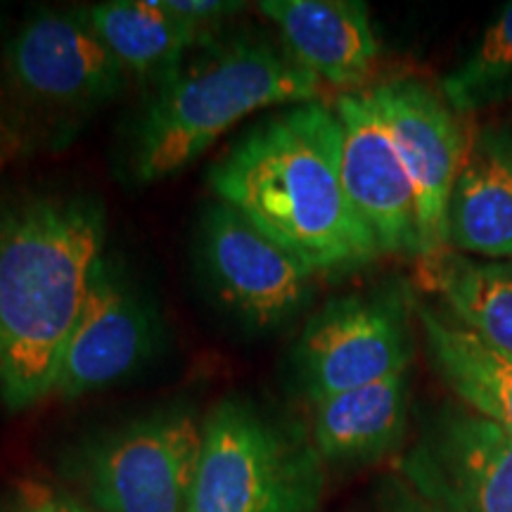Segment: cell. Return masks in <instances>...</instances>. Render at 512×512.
Returning <instances> with one entry per match:
<instances>
[{
    "label": "cell",
    "instance_id": "cell-5",
    "mask_svg": "<svg viewBox=\"0 0 512 512\" xmlns=\"http://www.w3.org/2000/svg\"><path fill=\"white\" fill-rule=\"evenodd\" d=\"M200 448V415L162 406L88 437L67 477L95 512H188Z\"/></svg>",
    "mask_w": 512,
    "mask_h": 512
},
{
    "label": "cell",
    "instance_id": "cell-18",
    "mask_svg": "<svg viewBox=\"0 0 512 512\" xmlns=\"http://www.w3.org/2000/svg\"><path fill=\"white\" fill-rule=\"evenodd\" d=\"M420 280L444 299L460 325L512 356V259H470L446 249L420 259Z\"/></svg>",
    "mask_w": 512,
    "mask_h": 512
},
{
    "label": "cell",
    "instance_id": "cell-19",
    "mask_svg": "<svg viewBox=\"0 0 512 512\" xmlns=\"http://www.w3.org/2000/svg\"><path fill=\"white\" fill-rule=\"evenodd\" d=\"M441 95L458 114L477 112L512 95V3L498 17L470 55L441 81Z\"/></svg>",
    "mask_w": 512,
    "mask_h": 512
},
{
    "label": "cell",
    "instance_id": "cell-1",
    "mask_svg": "<svg viewBox=\"0 0 512 512\" xmlns=\"http://www.w3.org/2000/svg\"><path fill=\"white\" fill-rule=\"evenodd\" d=\"M214 197L313 273L361 268L380 247L342 181V126L325 102L287 107L247 131L209 171Z\"/></svg>",
    "mask_w": 512,
    "mask_h": 512
},
{
    "label": "cell",
    "instance_id": "cell-10",
    "mask_svg": "<svg viewBox=\"0 0 512 512\" xmlns=\"http://www.w3.org/2000/svg\"><path fill=\"white\" fill-rule=\"evenodd\" d=\"M202 261L223 302L256 328L285 323L311 299L316 273L219 200L204 214Z\"/></svg>",
    "mask_w": 512,
    "mask_h": 512
},
{
    "label": "cell",
    "instance_id": "cell-13",
    "mask_svg": "<svg viewBox=\"0 0 512 512\" xmlns=\"http://www.w3.org/2000/svg\"><path fill=\"white\" fill-rule=\"evenodd\" d=\"M259 12L283 36L294 60L335 88L356 93L380 55L370 10L358 0H264Z\"/></svg>",
    "mask_w": 512,
    "mask_h": 512
},
{
    "label": "cell",
    "instance_id": "cell-22",
    "mask_svg": "<svg viewBox=\"0 0 512 512\" xmlns=\"http://www.w3.org/2000/svg\"><path fill=\"white\" fill-rule=\"evenodd\" d=\"M375 512H441L425 501L411 484L399 477H387L375 498Z\"/></svg>",
    "mask_w": 512,
    "mask_h": 512
},
{
    "label": "cell",
    "instance_id": "cell-15",
    "mask_svg": "<svg viewBox=\"0 0 512 512\" xmlns=\"http://www.w3.org/2000/svg\"><path fill=\"white\" fill-rule=\"evenodd\" d=\"M411 373L311 403V439L325 465H370L399 451L408 432Z\"/></svg>",
    "mask_w": 512,
    "mask_h": 512
},
{
    "label": "cell",
    "instance_id": "cell-16",
    "mask_svg": "<svg viewBox=\"0 0 512 512\" xmlns=\"http://www.w3.org/2000/svg\"><path fill=\"white\" fill-rule=\"evenodd\" d=\"M415 313L427 356L456 399L512 434V356L430 306L415 304Z\"/></svg>",
    "mask_w": 512,
    "mask_h": 512
},
{
    "label": "cell",
    "instance_id": "cell-3",
    "mask_svg": "<svg viewBox=\"0 0 512 512\" xmlns=\"http://www.w3.org/2000/svg\"><path fill=\"white\" fill-rule=\"evenodd\" d=\"M323 95L320 79L268 41L209 48L159 81L138 124L133 171L143 183L162 181L254 112L323 102Z\"/></svg>",
    "mask_w": 512,
    "mask_h": 512
},
{
    "label": "cell",
    "instance_id": "cell-7",
    "mask_svg": "<svg viewBox=\"0 0 512 512\" xmlns=\"http://www.w3.org/2000/svg\"><path fill=\"white\" fill-rule=\"evenodd\" d=\"M399 472L441 512H512V434L460 401L432 413Z\"/></svg>",
    "mask_w": 512,
    "mask_h": 512
},
{
    "label": "cell",
    "instance_id": "cell-4",
    "mask_svg": "<svg viewBox=\"0 0 512 512\" xmlns=\"http://www.w3.org/2000/svg\"><path fill=\"white\" fill-rule=\"evenodd\" d=\"M325 463L311 430L245 396L202 418L188 512H318Z\"/></svg>",
    "mask_w": 512,
    "mask_h": 512
},
{
    "label": "cell",
    "instance_id": "cell-12",
    "mask_svg": "<svg viewBox=\"0 0 512 512\" xmlns=\"http://www.w3.org/2000/svg\"><path fill=\"white\" fill-rule=\"evenodd\" d=\"M155 337V316L145 299L110 261L102 259L69 332L53 396L76 401L112 387L143 366Z\"/></svg>",
    "mask_w": 512,
    "mask_h": 512
},
{
    "label": "cell",
    "instance_id": "cell-11",
    "mask_svg": "<svg viewBox=\"0 0 512 512\" xmlns=\"http://www.w3.org/2000/svg\"><path fill=\"white\" fill-rule=\"evenodd\" d=\"M370 93L418 192L422 259H430L448 249V200L467 157L458 112L420 79H394Z\"/></svg>",
    "mask_w": 512,
    "mask_h": 512
},
{
    "label": "cell",
    "instance_id": "cell-8",
    "mask_svg": "<svg viewBox=\"0 0 512 512\" xmlns=\"http://www.w3.org/2000/svg\"><path fill=\"white\" fill-rule=\"evenodd\" d=\"M3 67L19 98L48 110H88L112 100L128 76L86 10L29 15L5 46Z\"/></svg>",
    "mask_w": 512,
    "mask_h": 512
},
{
    "label": "cell",
    "instance_id": "cell-6",
    "mask_svg": "<svg viewBox=\"0 0 512 512\" xmlns=\"http://www.w3.org/2000/svg\"><path fill=\"white\" fill-rule=\"evenodd\" d=\"M415 302L399 285L332 299L304 325L294 366L311 403L380 382L413 361Z\"/></svg>",
    "mask_w": 512,
    "mask_h": 512
},
{
    "label": "cell",
    "instance_id": "cell-2",
    "mask_svg": "<svg viewBox=\"0 0 512 512\" xmlns=\"http://www.w3.org/2000/svg\"><path fill=\"white\" fill-rule=\"evenodd\" d=\"M105 238V214L83 197H29L0 211V401L10 411L53 396Z\"/></svg>",
    "mask_w": 512,
    "mask_h": 512
},
{
    "label": "cell",
    "instance_id": "cell-17",
    "mask_svg": "<svg viewBox=\"0 0 512 512\" xmlns=\"http://www.w3.org/2000/svg\"><path fill=\"white\" fill-rule=\"evenodd\" d=\"M110 53L126 74L162 81L183 67V57L209 41L211 29L197 27L164 10L159 0H110L86 10Z\"/></svg>",
    "mask_w": 512,
    "mask_h": 512
},
{
    "label": "cell",
    "instance_id": "cell-9",
    "mask_svg": "<svg viewBox=\"0 0 512 512\" xmlns=\"http://www.w3.org/2000/svg\"><path fill=\"white\" fill-rule=\"evenodd\" d=\"M342 126V181L380 254L422 259L418 192L370 91L335 100Z\"/></svg>",
    "mask_w": 512,
    "mask_h": 512
},
{
    "label": "cell",
    "instance_id": "cell-14",
    "mask_svg": "<svg viewBox=\"0 0 512 512\" xmlns=\"http://www.w3.org/2000/svg\"><path fill=\"white\" fill-rule=\"evenodd\" d=\"M446 240L458 254L512 259V128L479 131L446 211Z\"/></svg>",
    "mask_w": 512,
    "mask_h": 512
},
{
    "label": "cell",
    "instance_id": "cell-21",
    "mask_svg": "<svg viewBox=\"0 0 512 512\" xmlns=\"http://www.w3.org/2000/svg\"><path fill=\"white\" fill-rule=\"evenodd\" d=\"M159 3L171 15L204 29H216V24L223 19L240 15L245 10V5L233 3V0H159Z\"/></svg>",
    "mask_w": 512,
    "mask_h": 512
},
{
    "label": "cell",
    "instance_id": "cell-20",
    "mask_svg": "<svg viewBox=\"0 0 512 512\" xmlns=\"http://www.w3.org/2000/svg\"><path fill=\"white\" fill-rule=\"evenodd\" d=\"M0 512H95L86 501L64 486L24 479L0 501Z\"/></svg>",
    "mask_w": 512,
    "mask_h": 512
}]
</instances>
